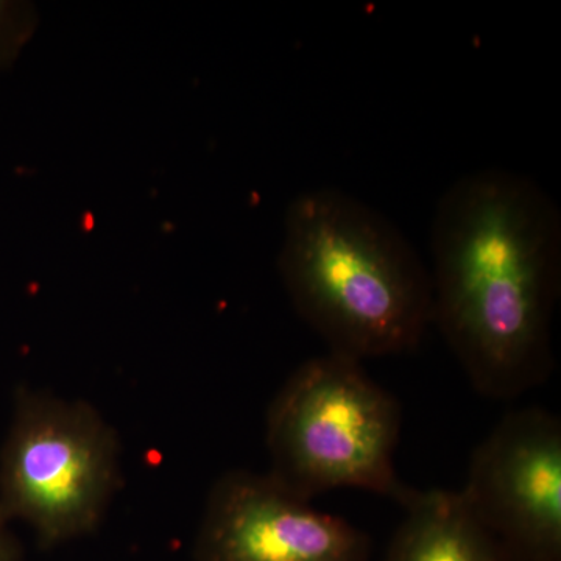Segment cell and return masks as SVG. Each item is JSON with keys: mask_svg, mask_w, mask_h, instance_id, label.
Instances as JSON below:
<instances>
[{"mask_svg": "<svg viewBox=\"0 0 561 561\" xmlns=\"http://www.w3.org/2000/svg\"><path fill=\"white\" fill-rule=\"evenodd\" d=\"M432 323L471 386L513 400L548 381L561 284V214L537 181L505 169L457 180L431 236Z\"/></svg>", "mask_w": 561, "mask_h": 561, "instance_id": "6da1fadb", "label": "cell"}, {"mask_svg": "<svg viewBox=\"0 0 561 561\" xmlns=\"http://www.w3.org/2000/svg\"><path fill=\"white\" fill-rule=\"evenodd\" d=\"M278 271L295 311L330 353H409L432 323L431 273L397 225L334 187L287 209Z\"/></svg>", "mask_w": 561, "mask_h": 561, "instance_id": "7a4b0ae2", "label": "cell"}, {"mask_svg": "<svg viewBox=\"0 0 561 561\" xmlns=\"http://www.w3.org/2000/svg\"><path fill=\"white\" fill-rule=\"evenodd\" d=\"M265 423L267 474L301 500L357 489L401 504L411 493L394 468L400 402L362 362L334 353L305 362L273 398Z\"/></svg>", "mask_w": 561, "mask_h": 561, "instance_id": "3957f363", "label": "cell"}, {"mask_svg": "<svg viewBox=\"0 0 561 561\" xmlns=\"http://www.w3.org/2000/svg\"><path fill=\"white\" fill-rule=\"evenodd\" d=\"M119 483V438L94 405L18 391L0 451L3 518L54 549L98 530Z\"/></svg>", "mask_w": 561, "mask_h": 561, "instance_id": "277c9868", "label": "cell"}, {"mask_svg": "<svg viewBox=\"0 0 561 561\" xmlns=\"http://www.w3.org/2000/svg\"><path fill=\"white\" fill-rule=\"evenodd\" d=\"M512 561H561V421L530 405L508 412L471 454L459 491Z\"/></svg>", "mask_w": 561, "mask_h": 561, "instance_id": "5b68a950", "label": "cell"}, {"mask_svg": "<svg viewBox=\"0 0 561 561\" xmlns=\"http://www.w3.org/2000/svg\"><path fill=\"white\" fill-rule=\"evenodd\" d=\"M371 549L364 530L271 476L234 470L209 491L194 561H370Z\"/></svg>", "mask_w": 561, "mask_h": 561, "instance_id": "8992f818", "label": "cell"}, {"mask_svg": "<svg viewBox=\"0 0 561 561\" xmlns=\"http://www.w3.org/2000/svg\"><path fill=\"white\" fill-rule=\"evenodd\" d=\"M383 561H512L459 491L411 490Z\"/></svg>", "mask_w": 561, "mask_h": 561, "instance_id": "52a82bcc", "label": "cell"}, {"mask_svg": "<svg viewBox=\"0 0 561 561\" xmlns=\"http://www.w3.org/2000/svg\"><path fill=\"white\" fill-rule=\"evenodd\" d=\"M38 14L31 3L0 0V68L20 55L38 27Z\"/></svg>", "mask_w": 561, "mask_h": 561, "instance_id": "ba28073f", "label": "cell"}, {"mask_svg": "<svg viewBox=\"0 0 561 561\" xmlns=\"http://www.w3.org/2000/svg\"><path fill=\"white\" fill-rule=\"evenodd\" d=\"M0 561H24V552L16 535L10 529L9 519L0 515Z\"/></svg>", "mask_w": 561, "mask_h": 561, "instance_id": "9c48e42d", "label": "cell"}]
</instances>
